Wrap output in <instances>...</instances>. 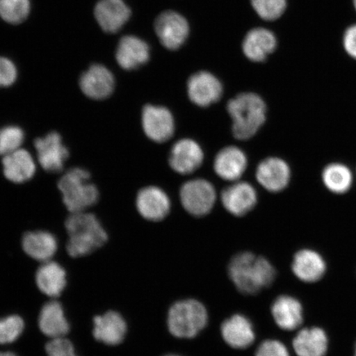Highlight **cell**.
<instances>
[{
  "instance_id": "cell-1",
  "label": "cell",
  "mask_w": 356,
  "mask_h": 356,
  "mask_svg": "<svg viewBox=\"0 0 356 356\" xmlns=\"http://www.w3.org/2000/svg\"><path fill=\"white\" fill-rule=\"evenodd\" d=\"M68 241L67 252L71 257H82L104 246L108 234L95 213L83 211L70 213L65 222Z\"/></svg>"
},
{
  "instance_id": "cell-2",
  "label": "cell",
  "mask_w": 356,
  "mask_h": 356,
  "mask_svg": "<svg viewBox=\"0 0 356 356\" xmlns=\"http://www.w3.org/2000/svg\"><path fill=\"white\" fill-rule=\"evenodd\" d=\"M229 274L238 291L246 295H254L269 287L277 277L268 260L249 252L238 253L231 259Z\"/></svg>"
},
{
  "instance_id": "cell-3",
  "label": "cell",
  "mask_w": 356,
  "mask_h": 356,
  "mask_svg": "<svg viewBox=\"0 0 356 356\" xmlns=\"http://www.w3.org/2000/svg\"><path fill=\"white\" fill-rule=\"evenodd\" d=\"M227 111L233 120V135L239 140H250L266 122V106L256 93L236 96L227 104Z\"/></svg>"
},
{
  "instance_id": "cell-4",
  "label": "cell",
  "mask_w": 356,
  "mask_h": 356,
  "mask_svg": "<svg viewBox=\"0 0 356 356\" xmlns=\"http://www.w3.org/2000/svg\"><path fill=\"white\" fill-rule=\"evenodd\" d=\"M57 188L62 202L70 213L87 211L100 198V191L91 181V175L86 168H73L60 178Z\"/></svg>"
},
{
  "instance_id": "cell-5",
  "label": "cell",
  "mask_w": 356,
  "mask_h": 356,
  "mask_svg": "<svg viewBox=\"0 0 356 356\" xmlns=\"http://www.w3.org/2000/svg\"><path fill=\"white\" fill-rule=\"evenodd\" d=\"M208 314L202 302L195 300L177 302L168 312V327L178 338H193L207 326Z\"/></svg>"
},
{
  "instance_id": "cell-6",
  "label": "cell",
  "mask_w": 356,
  "mask_h": 356,
  "mask_svg": "<svg viewBox=\"0 0 356 356\" xmlns=\"http://www.w3.org/2000/svg\"><path fill=\"white\" fill-rule=\"evenodd\" d=\"M182 207L190 215L202 217L211 213L216 202V191L210 181L193 179L186 181L180 189Z\"/></svg>"
},
{
  "instance_id": "cell-7",
  "label": "cell",
  "mask_w": 356,
  "mask_h": 356,
  "mask_svg": "<svg viewBox=\"0 0 356 356\" xmlns=\"http://www.w3.org/2000/svg\"><path fill=\"white\" fill-rule=\"evenodd\" d=\"M38 161L43 170L60 172L63 170L70 150L64 144L63 138L57 131H51L34 140Z\"/></svg>"
},
{
  "instance_id": "cell-8",
  "label": "cell",
  "mask_w": 356,
  "mask_h": 356,
  "mask_svg": "<svg viewBox=\"0 0 356 356\" xmlns=\"http://www.w3.org/2000/svg\"><path fill=\"white\" fill-rule=\"evenodd\" d=\"M141 124L145 136L155 143H164L175 135V118L164 106H145L141 113Z\"/></svg>"
},
{
  "instance_id": "cell-9",
  "label": "cell",
  "mask_w": 356,
  "mask_h": 356,
  "mask_svg": "<svg viewBox=\"0 0 356 356\" xmlns=\"http://www.w3.org/2000/svg\"><path fill=\"white\" fill-rule=\"evenodd\" d=\"M155 32L164 47L177 50L186 42L189 34V25L179 13L166 11L155 21Z\"/></svg>"
},
{
  "instance_id": "cell-10",
  "label": "cell",
  "mask_w": 356,
  "mask_h": 356,
  "mask_svg": "<svg viewBox=\"0 0 356 356\" xmlns=\"http://www.w3.org/2000/svg\"><path fill=\"white\" fill-rule=\"evenodd\" d=\"M136 207L145 220L159 222L170 213L171 202L165 191L158 186H149L138 191Z\"/></svg>"
},
{
  "instance_id": "cell-11",
  "label": "cell",
  "mask_w": 356,
  "mask_h": 356,
  "mask_svg": "<svg viewBox=\"0 0 356 356\" xmlns=\"http://www.w3.org/2000/svg\"><path fill=\"white\" fill-rule=\"evenodd\" d=\"M291 270L297 280L305 284L321 280L327 270L326 259L318 251L305 248L296 252L291 262Z\"/></svg>"
},
{
  "instance_id": "cell-12",
  "label": "cell",
  "mask_w": 356,
  "mask_h": 356,
  "mask_svg": "<svg viewBox=\"0 0 356 356\" xmlns=\"http://www.w3.org/2000/svg\"><path fill=\"white\" fill-rule=\"evenodd\" d=\"M79 87L88 99L104 100L114 92L115 79L113 73L106 66L95 64L81 74Z\"/></svg>"
},
{
  "instance_id": "cell-13",
  "label": "cell",
  "mask_w": 356,
  "mask_h": 356,
  "mask_svg": "<svg viewBox=\"0 0 356 356\" xmlns=\"http://www.w3.org/2000/svg\"><path fill=\"white\" fill-rule=\"evenodd\" d=\"M204 152L202 147L191 139H182L173 145L168 163L173 171L188 175L202 165Z\"/></svg>"
},
{
  "instance_id": "cell-14",
  "label": "cell",
  "mask_w": 356,
  "mask_h": 356,
  "mask_svg": "<svg viewBox=\"0 0 356 356\" xmlns=\"http://www.w3.org/2000/svg\"><path fill=\"white\" fill-rule=\"evenodd\" d=\"M271 314L277 326L286 332H297L304 327L305 309L302 302L296 296L282 295L271 306Z\"/></svg>"
},
{
  "instance_id": "cell-15",
  "label": "cell",
  "mask_w": 356,
  "mask_h": 356,
  "mask_svg": "<svg viewBox=\"0 0 356 356\" xmlns=\"http://www.w3.org/2000/svg\"><path fill=\"white\" fill-rule=\"evenodd\" d=\"M220 199L227 211L236 217H242L257 206V193L248 182L239 181L222 191Z\"/></svg>"
},
{
  "instance_id": "cell-16",
  "label": "cell",
  "mask_w": 356,
  "mask_h": 356,
  "mask_svg": "<svg viewBox=\"0 0 356 356\" xmlns=\"http://www.w3.org/2000/svg\"><path fill=\"white\" fill-rule=\"evenodd\" d=\"M291 168L284 160L266 158L258 164L256 178L259 184L270 193H280L286 189L291 181Z\"/></svg>"
},
{
  "instance_id": "cell-17",
  "label": "cell",
  "mask_w": 356,
  "mask_h": 356,
  "mask_svg": "<svg viewBox=\"0 0 356 356\" xmlns=\"http://www.w3.org/2000/svg\"><path fill=\"white\" fill-rule=\"evenodd\" d=\"M188 92L194 104L207 108L221 99L222 87L220 80L212 74L199 72L189 79Z\"/></svg>"
},
{
  "instance_id": "cell-18",
  "label": "cell",
  "mask_w": 356,
  "mask_h": 356,
  "mask_svg": "<svg viewBox=\"0 0 356 356\" xmlns=\"http://www.w3.org/2000/svg\"><path fill=\"white\" fill-rule=\"evenodd\" d=\"M131 11L124 0H99L95 16L101 29L108 33L121 30L130 19Z\"/></svg>"
},
{
  "instance_id": "cell-19",
  "label": "cell",
  "mask_w": 356,
  "mask_h": 356,
  "mask_svg": "<svg viewBox=\"0 0 356 356\" xmlns=\"http://www.w3.org/2000/svg\"><path fill=\"white\" fill-rule=\"evenodd\" d=\"M2 168L4 177L17 185L32 180L37 172V164L33 155L24 149L3 156Z\"/></svg>"
},
{
  "instance_id": "cell-20",
  "label": "cell",
  "mask_w": 356,
  "mask_h": 356,
  "mask_svg": "<svg viewBox=\"0 0 356 356\" xmlns=\"http://www.w3.org/2000/svg\"><path fill=\"white\" fill-rule=\"evenodd\" d=\"M328 347L327 333L320 327H302L292 339V348L296 356H325Z\"/></svg>"
},
{
  "instance_id": "cell-21",
  "label": "cell",
  "mask_w": 356,
  "mask_h": 356,
  "mask_svg": "<svg viewBox=\"0 0 356 356\" xmlns=\"http://www.w3.org/2000/svg\"><path fill=\"white\" fill-rule=\"evenodd\" d=\"M149 44L143 40L124 35L118 44L115 60L123 70H136L149 60Z\"/></svg>"
},
{
  "instance_id": "cell-22",
  "label": "cell",
  "mask_w": 356,
  "mask_h": 356,
  "mask_svg": "<svg viewBox=\"0 0 356 356\" xmlns=\"http://www.w3.org/2000/svg\"><path fill=\"white\" fill-rule=\"evenodd\" d=\"M248 167V159L242 149L228 146L217 154L213 161V170L225 181H237Z\"/></svg>"
},
{
  "instance_id": "cell-23",
  "label": "cell",
  "mask_w": 356,
  "mask_h": 356,
  "mask_svg": "<svg viewBox=\"0 0 356 356\" xmlns=\"http://www.w3.org/2000/svg\"><path fill=\"white\" fill-rule=\"evenodd\" d=\"M22 247L26 255L43 264L55 256L58 241L56 236L48 231H29L22 236Z\"/></svg>"
},
{
  "instance_id": "cell-24",
  "label": "cell",
  "mask_w": 356,
  "mask_h": 356,
  "mask_svg": "<svg viewBox=\"0 0 356 356\" xmlns=\"http://www.w3.org/2000/svg\"><path fill=\"white\" fill-rule=\"evenodd\" d=\"M93 323V336L97 341L106 345H118L126 337V321L117 312L109 311L104 315L97 316Z\"/></svg>"
},
{
  "instance_id": "cell-25",
  "label": "cell",
  "mask_w": 356,
  "mask_h": 356,
  "mask_svg": "<svg viewBox=\"0 0 356 356\" xmlns=\"http://www.w3.org/2000/svg\"><path fill=\"white\" fill-rule=\"evenodd\" d=\"M222 337L226 343L235 349H245L255 340L252 324L243 315L236 314L222 323Z\"/></svg>"
},
{
  "instance_id": "cell-26",
  "label": "cell",
  "mask_w": 356,
  "mask_h": 356,
  "mask_svg": "<svg viewBox=\"0 0 356 356\" xmlns=\"http://www.w3.org/2000/svg\"><path fill=\"white\" fill-rule=\"evenodd\" d=\"M277 38L270 31L254 29L244 38L243 50L249 60L255 62L264 61L277 47Z\"/></svg>"
},
{
  "instance_id": "cell-27",
  "label": "cell",
  "mask_w": 356,
  "mask_h": 356,
  "mask_svg": "<svg viewBox=\"0 0 356 356\" xmlns=\"http://www.w3.org/2000/svg\"><path fill=\"white\" fill-rule=\"evenodd\" d=\"M38 323L40 330L52 339L64 337L70 331L63 307L57 301L48 302L42 307Z\"/></svg>"
},
{
  "instance_id": "cell-28",
  "label": "cell",
  "mask_w": 356,
  "mask_h": 356,
  "mask_svg": "<svg viewBox=\"0 0 356 356\" xmlns=\"http://www.w3.org/2000/svg\"><path fill=\"white\" fill-rule=\"evenodd\" d=\"M35 282L44 295L60 296L66 286L65 270L56 261L43 262L35 274Z\"/></svg>"
},
{
  "instance_id": "cell-29",
  "label": "cell",
  "mask_w": 356,
  "mask_h": 356,
  "mask_svg": "<svg viewBox=\"0 0 356 356\" xmlns=\"http://www.w3.org/2000/svg\"><path fill=\"white\" fill-rule=\"evenodd\" d=\"M323 181L332 193L344 194L350 189L353 176L349 168L344 164L332 163L324 168Z\"/></svg>"
},
{
  "instance_id": "cell-30",
  "label": "cell",
  "mask_w": 356,
  "mask_h": 356,
  "mask_svg": "<svg viewBox=\"0 0 356 356\" xmlns=\"http://www.w3.org/2000/svg\"><path fill=\"white\" fill-rule=\"evenodd\" d=\"M30 12V0H0V17L8 24H22Z\"/></svg>"
},
{
  "instance_id": "cell-31",
  "label": "cell",
  "mask_w": 356,
  "mask_h": 356,
  "mask_svg": "<svg viewBox=\"0 0 356 356\" xmlns=\"http://www.w3.org/2000/svg\"><path fill=\"white\" fill-rule=\"evenodd\" d=\"M25 137L24 131L17 124H8L0 128V156L3 157L22 149Z\"/></svg>"
},
{
  "instance_id": "cell-32",
  "label": "cell",
  "mask_w": 356,
  "mask_h": 356,
  "mask_svg": "<svg viewBox=\"0 0 356 356\" xmlns=\"http://www.w3.org/2000/svg\"><path fill=\"white\" fill-rule=\"evenodd\" d=\"M24 330V322L19 316L12 315L0 319V345L13 343Z\"/></svg>"
},
{
  "instance_id": "cell-33",
  "label": "cell",
  "mask_w": 356,
  "mask_h": 356,
  "mask_svg": "<svg viewBox=\"0 0 356 356\" xmlns=\"http://www.w3.org/2000/svg\"><path fill=\"white\" fill-rule=\"evenodd\" d=\"M252 4L262 19L273 21L286 10V0H252Z\"/></svg>"
},
{
  "instance_id": "cell-34",
  "label": "cell",
  "mask_w": 356,
  "mask_h": 356,
  "mask_svg": "<svg viewBox=\"0 0 356 356\" xmlns=\"http://www.w3.org/2000/svg\"><path fill=\"white\" fill-rule=\"evenodd\" d=\"M17 79V70L15 63L6 57L0 56V88L12 86Z\"/></svg>"
},
{
  "instance_id": "cell-35",
  "label": "cell",
  "mask_w": 356,
  "mask_h": 356,
  "mask_svg": "<svg viewBox=\"0 0 356 356\" xmlns=\"http://www.w3.org/2000/svg\"><path fill=\"white\" fill-rule=\"evenodd\" d=\"M48 356H77L71 341L65 337L55 338L46 346Z\"/></svg>"
},
{
  "instance_id": "cell-36",
  "label": "cell",
  "mask_w": 356,
  "mask_h": 356,
  "mask_svg": "<svg viewBox=\"0 0 356 356\" xmlns=\"http://www.w3.org/2000/svg\"><path fill=\"white\" fill-rule=\"evenodd\" d=\"M256 356H291L287 346L277 340H267L258 347Z\"/></svg>"
},
{
  "instance_id": "cell-37",
  "label": "cell",
  "mask_w": 356,
  "mask_h": 356,
  "mask_svg": "<svg viewBox=\"0 0 356 356\" xmlns=\"http://www.w3.org/2000/svg\"><path fill=\"white\" fill-rule=\"evenodd\" d=\"M344 47L348 54L356 59V25L351 26L344 35Z\"/></svg>"
},
{
  "instance_id": "cell-38",
  "label": "cell",
  "mask_w": 356,
  "mask_h": 356,
  "mask_svg": "<svg viewBox=\"0 0 356 356\" xmlns=\"http://www.w3.org/2000/svg\"><path fill=\"white\" fill-rule=\"evenodd\" d=\"M0 356H17L12 353H0Z\"/></svg>"
},
{
  "instance_id": "cell-39",
  "label": "cell",
  "mask_w": 356,
  "mask_h": 356,
  "mask_svg": "<svg viewBox=\"0 0 356 356\" xmlns=\"http://www.w3.org/2000/svg\"><path fill=\"white\" fill-rule=\"evenodd\" d=\"M353 356H356V342H355V345L354 355Z\"/></svg>"
},
{
  "instance_id": "cell-40",
  "label": "cell",
  "mask_w": 356,
  "mask_h": 356,
  "mask_svg": "<svg viewBox=\"0 0 356 356\" xmlns=\"http://www.w3.org/2000/svg\"><path fill=\"white\" fill-rule=\"evenodd\" d=\"M165 356H179V355H165Z\"/></svg>"
},
{
  "instance_id": "cell-41",
  "label": "cell",
  "mask_w": 356,
  "mask_h": 356,
  "mask_svg": "<svg viewBox=\"0 0 356 356\" xmlns=\"http://www.w3.org/2000/svg\"><path fill=\"white\" fill-rule=\"evenodd\" d=\"M354 4H355V10H356V0H354Z\"/></svg>"
}]
</instances>
